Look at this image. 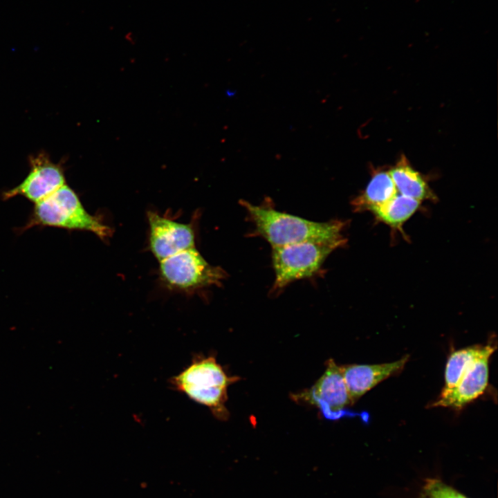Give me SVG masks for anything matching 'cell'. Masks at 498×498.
Instances as JSON below:
<instances>
[{"label":"cell","mask_w":498,"mask_h":498,"mask_svg":"<svg viewBox=\"0 0 498 498\" xmlns=\"http://www.w3.org/2000/svg\"><path fill=\"white\" fill-rule=\"evenodd\" d=\"M240 203L255 227V233L265 239L272 248L344 237L342 232L345 223L342 221L315 222L243 200Z\"/></svg>","instance_id":"cell-1"},{"label":"cell","mask_w":498,"mask_h":498,"mask_svg":"<svg viewBox=\"0 0 498 498\" xmlns=\"http://www.w3.org/2000/svg\"><path fill=\"white\" fill-rule=\"evenodd\" d=\"M239 378L229 376L214 356L194 354L191 363L169 380L172 389L207 407L220 421H226L228 388Z\"/></svg>","instance_id":"cell-2"},{"label":"cell","mask_w":498,"mask_h":498,"mask_svg":"<svg viewBox=\"0 0 498 498\" xmlns=\"http://www.w3.org/2000/svg\"><path fill=\"white\" fill-rule=\"evenodd\" d=\"M37 226L89 231L102 239L111 233L109 226L86 211L77 194L66 184L35 204L24 230Z\"/></svg>","instance_id":"cell-3"},{"label":"cell","mask_w":498,"mask_h":498,"mask_svg":"<svg viewBox=\"0 0 498 498\" xmlns=\"http://www.w3.org/2000/svg\"><path fill=\"white\" fill-rule=\"evenodd\" d=\"M346 242L347 239L342 237L273 247L272 263L275 277L271 292L281 290L297 279L313 276L328 256Z\"/></svg>","instance_id":"cell-4"},{"label":"cell","mask_w":498,"mask_h":498,"mask_svg":"<svg viewBox=\"0 0 498 498\" xmlns=\"http://www.w3.org/2000/svg\"><path fill=\"white\" fill-rule=\"evenodd\" d=\"M160 274L168 287L181 290L216 285L226 276L221 267L210 265L195 248L160 261Z\"/></svg>","instance_id":"cell-5"},{"label":"cell","mask_w":498,"mask_h":498,"mask_svg":"<svg viewBox=\"0 0 498 498\" xmlns=\"http://www.w3.org/2000/svg\"><path fill=\"white\" fill-rule=\"evenodd\" d=\"M292 397L296 401L316 406L328 420L356 415L346 410V407L353 404L344 382L342 366L338 365L333 359L327 361L324 373L311 388Z\"/></svg>","instance_id":"cell-6"},{"label":"cell","mask_w":498,"mask_h":498,"mask_svg":"<svg viewBox=\"0 0 498 498\" xmlns=\"http://www.w3.org/2000/svg\"><path fill=\"white\" fill-rule=\"evenodd\" d=\"M30 163L28 176L18 185L4 192L3 199L21 196L35 204L66 184L61 165L53 163L45 154L33 156Z\"/></svg>","instance_id":"cell-7"},{"label":"cell","mask_w":498,"mask_h":498,"mask_svg":"<svg viewBox=\"0 0 498 498\" xmlns=\"http://www.w3.org/2000/svg\"><path fill=\"white\" fill-rule=\"evenodd\" d=\"M147 218L149 248L159 261L195 248V234L192 225L171 220L154 212H149Z\"/></svg>","instance_id":"cell-8"},{"label":"cell","mask_w":498,"mask_h":498,"mask_svg":"<svg viewBox=\"0 0 498 498\" xmlns=\"http://www.w3.org/2000/svg\"><path fill=\"white\" fill-rule=\"evenodd\" d=\"M493 353H486L467 367L456 385L441 392L430 406L461 409L483 394L488 384V360Z\"/></svg>","instance_id":"cell-9"},{"label":"cell","mask_w":498,"mask_h":498,"mask_svg":"<svg viewBox=\"0 0 498 498\" xmlns=\"http://www.w3.org/2000/svg\"><path fill=\"white\" fill-rule=\"evenodd\" d=\"M409 357V355H406L397 361L382 364L342 366L344 382L352 404L376 385L400 371Z\"/></svg>","instance_id":"cell-10"},{"label":"cell","mask_w":498,"mask_h":498,"mask_svg":"<svg viewBox=\"0 0 498 498\" xmlns=\"http://www.w3.org/2000/svg\"><path fill=\"white\" fill-rule=\"evenodd\" d=\"M397 194L389 172L382 169H376L372 172L371 179L365 190L352 201L351 205L356 212H372Z\"/></svg>","instance_id":"cell-11"},{"label":"cell","mask_w":498,"mask_h":498,"mask_svg":"<svg viewBox=\"0 0 498 498\" xmlns=\"http://www.w3.org/2000/svg\"><path fill=\"white\" fill-rule=\"evenodd\" d=\"M389 173L400 194L419 201L436 200L425 178L410 165L405 156L400 157Z\"/></svg>","instance_id":"cell-12"},{"label":"cell","mask_w":498,"mask_h":498,"mask_svg":"<svg viewBox=\"0 0 498 498\" xmlns=\"http://www.w3.org/2000/svg\"><path fill=\"white\" fill-rule=\"evenodd\" d=\"M496 348V344L490 342L486 345H474L452 352L446 364L445 385L441 392L449 391L456 385L469 364L486 353H493Z\"/></svg>","instance_id":"cell-13"},{"label":"cell","mask_w":498,"mask_h":498,"mask_svg":"<svg viewBox=\"0 0 498 498\" xmlns=\"http://www.w3.org/2000/svg\"><path fill=\"white\" fill-rule=\"evenodd\" d=\"M421 201L396 194L372 212L376 219L403 233V225L419 208Z\"/></svg>","instance_id":"cell-14"},{"label":"cell","mask_w":498,"mask_h":498,"mask_svg":"<svg viewBox=\"0 0 498 498\" xmlns=\"http://www.w3.org/2000/svg\"><path fill=\"white\" fill-rule=\"evenodd\" d=\"M417 498H468L439 479H426Z\"/></svg>","instance_id":"cell-15"}]
</instances>
